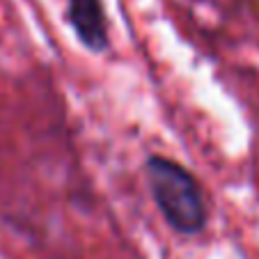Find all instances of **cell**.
Listing matches in <instances>:
<instances>
[{
    "label": "cell",
    "mask_w": 259,
    "mask_h": 259,
    "mask_svg": "<svg viewBox=\"0 0 259 259\" xmlns=\"http://www.w3.org/2000/svg\"><path fill=\"white\" fill-rule=\"evenodd\" d=\"M193 3H204V0H193Z\"/></svg>",
    "instance_id": "obj_3"
},
{
    "label": "cell",
    "mask_w": 259,
    "mask_h": 259,
    "mask_svg": "<svg viewBox=\"0 0 259 259\" xmlns=\"http://www.w3.org/2000/svg\"><path fill=\"white\" fill-rule=\"evenodd\" d=\"M145 181L165 223L184 236H195L206 227L209 209L200 181L175 158L152 154L145 161Z\"/></svg>",
    "instance_id": "obj_1"
},
{
    "label": "cell",
    "mask_w": 259,
    "mask_h": 259,
    "mask_svg": "<svg viewBox=\"0 0 259 259\" xmlns=\"http://www.w3.org/2000/svg\"><path fill=\"white\" fill-rule=\"evenodd\" d=\"M67 21L76 39L90 53H106L110 46L103 0H67Z\"/></svg>",
    "instance_id": "obj_2"
}]
</instances>
